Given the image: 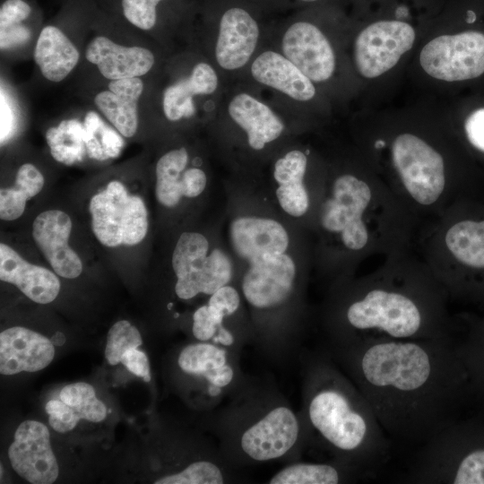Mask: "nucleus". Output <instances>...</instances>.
I'll use <instances>...</instances> for the list:
<instances>
[{
	"instance_id": "a19ab883",
	"label": "nucleus",
	"mask_w": 484,
	"mask_h": 484,
	"mask_svg": "<svg viewBox=\"0 0 484 484\" xmlns=\"http://www.w3.org/2000/svg\"><path fill=\"white\" fill-rule=\"evenodd\" d=\"M226 328L219 325L212 318L207 304L198 307L193 315L192 333L200 341H213Z\"/></svg>"
},
{
	"instance_id": "a878e982",
	"label": "nucleus",
	"mask_w": 484,
	"mask_h": 484,
	"mask_svg": "<svg viewBox=\"0 0 484 484\" xmlns=\"http://www.w3.org/2000/svg\"><path fill=\"white\" fill-rule=\"evenodd\" d=\"M143 90V81L131 77L110 81L108 90L95 96L97 108L125 137H132L137 131V102Z\"/></svg>"
},
{
	"instance_id": "c85d7f7f",
	"label": "nucleus",
	"mask_w": 484,
	"mask_h": 484,
	"mask_svg": "<svg viewBox=\"0 0 484 484\" xmlns=\"http://www.w3.org/2000/svg\"><path fill=\"white\" fill-rule=\"evenodd\" d=\"M360 475L350 467L333 462H295L282 468L268 481L271 484H337Z\"/></svg>"
},
{
	"instance_id": "b1692460",
	"label": "nucleus",
	"mask_w": 484,
	"mask_h": 484,
	"mask_svg": "<svg viewBox=\"0 0 484 484\" xmlns=\"http://www.w3.org/2000/svg\"><path fill=\"white\" fill-rule=\"evenodd\" d=\"M308 159L300 150H291L279 158L273 168L278 184L275 194L281 208L294 218L307 215L312 207L310 191L306 184Z\"/></svg>"
},
{
	"instance_id": "2eb2a0df",
	"label": "nucleus",
	"mask_w": 484,
	"mask_h": 484,
	"mask_svg": "<svg viewBox=\"0 0 484 484\" xmlns=\"http://www.w3.org/2000/svg\"><path fill=\"white\" fill-rule=\"evenodd\" d=\"M281 52L313 82L329 80L335 70V55L326 36L315 24L298 21L288 27Z\"/></svg>"
},
{
	"instance_id": "412c9836",
	"label": "nucleus",
	"mask_w": 484,
	"mask_h": 484,
	"mask_svg": "<svg viewBox=\"0 0 484 484\" xmlns=\"http://www.w3.org/2000/svg\"><path fill=\"white\" fill-rule=\"evenodd\" d=\"M85 56L110 81L142 76L155 61L153 54L145 48L121 46L102 36L90 42Z\"/></svg>"
},
{
	"instance_id": "aec40b11",
	"label": "nucleus",
	"mask_w": 484,
	"mask_h": 484,
	"mask_svg": "<svg viewBox=\"0 0 484 484\" xmlns=\"http://www.w3.org/2000/svg\"><path fill=\"white\" fill-rule=\"evenodd\" d=\"M0 280L16 286L39 304L54 301L60 291V281L54 272L27 262L4 243L0 244Z\"/></svg>"
},
{
	"instance_id": "0eeeda50",
	"label": "nucleus",
	"mask_w": 484,
	"mask_h": 484,
	"mask_svg": "<svg viewBox=\"0 0 484 484\" xmlns=\"http://www.w3.org/2000/svg\"><path fill=\"white\" fill-rule=\"evenodd\" d=\"M407 480L484 484V423L461 419L421 445Z\"/></svg>"
},
{
	"instance_id": "ea45409f",
	"label": "nucleus",
	"mask_w": 484,
	"mask_h": 484,
	"mask_svg": "<svg viewBox=\"0 0 484 484\" xmlns=\"http://www.w3.org/2000/svg\"><path fill=\"white\" fill-rule=\"evenodd\" d=\"M45 410L48 414L49 425L58 433L73 430L79 421L72 408L60 399L48 401Z\"/></svg>"
},
{
	"instance_id": "7ed1b4c3",
	"label": "nucleus",
	"mask_w": 484,
	"mask_h": 484,
	"mask_svg": "<svg viewBox=\"0 0 484 484\" xmlns=\"http://www.w3.org/2000/svg\"><path fill=\"white\" fill-rule=\"evenodd\" d=\"M326 181L315 217L324 267L336 284L363 261L414 249L420 223L371 166L352 165Z\"/></svg>"
},
{
	"instance_id": "f704fd0d",
	"label": "nucleus",
	"mask_w": 484,
	"mask_h": 484,
	"mask_svg": "<svg viewBox=\"0 0 484 484\" xmlns=\"http://www.w3.org/2000/svg\"><path fill=\"white\" fill-rule=\"evenodd\" d=\"M59 398L72 408L76 417L93 423L106 419L107 407L96 397L94 388L84 382L65 385Z\"/></svg>"
},
{
	"instance_id": "f03ea898",
	"label": "nucleus",
	"mask_w": 484,
	"mask_h": 484,
	"mask_svg": "<svg viewBox=\"0 0 484 484\" xmlns=\"http://www.w3.org/2000/svg\"><path fill=\"white\" fill-rule=\"evenodd\" d=\"M449 301L414 248L381 259L364 276L336 284L325 326L333 347L445 337L455 328Z\"/></svg>"
},
{
	"instance_id": "4be33fe9",
	"label": "nucleus",
	"mask_w": 484,
	"mask_h": 484,
	"mask_svg": "<svg viewBox=\"0 0 484 484\" xmlns=\"http://www.w3.org/2000/svg\"><path fill=\"white\" fill-rule=\"evenodd\" d=\"M228 113L246 133L247 143L255 151L277 140L285 129L282 120L267 104L246 92L232 97Z\"/></svg>"
},
{
	"instance_id": "c756f323",
	"label": "nucleus",
	"mask_w": 484,
	"mask_h": 484,
	"mask_svg": "<svg viewBox=\"0 0 484 484\" xmlns=\"http://www.w3.org/2000/svg\"><path fill=\"white\" fill-rule=\"evenodd\" d=\"M44 182L43 175L34 165H22L17 171L14 186L0 190L1 220H14L21 217L27 201L42 190Z\"/></svg>"
},
{
	"instance_id": "de8ad7c7",
	"label": "nucleus",
	"mask_w": 484,
	"mask_h": 484,
	"mask_svg": "<svg viewBox=\"0 0 484 484\" xmlns=\"http://www.w3.org/2000/svg\"><path fill=\"white\" fill-rule=\"evenodd\" d=\"M13 125V113L6 99L1 91V142L8 136Z\"/></svg>"
},
{
	"instance_id": "393cba45",
	"label": "nucleus",
	"mask_w": 484,
	"mask_h": 484,
	"mask_svg": "<svg viewBox=\"0 0 484 484\" xmlns=\"http://www.w3.org/2000/svg\"><path fill=\"white\" fill-rule=\"evenodd\" d=\"M180 369L203 377L208 384V394L215 397L233 382L235 372L224 346L200 341L186 346L178 355Z\"/></svg>"
},
{
	"instance_id": "09e8293b",
	"label": "nucleus",
	"mask_w": 484,
	"mask_h": 484,
	"mask_svg": "<svg viewBox=\"0 0 484 484\" xmlns=\"http://www.w3.org/2000/svg\"><path fill=\"white\" fill-rule=\"evenodd\" d=\"M302 2H306V3H311V2H315L317 0H300Z\"/></svg>"
},
{
	"instance_id": "a18cd8bd",
	"label": "nucleus",
	"mask_w": 484,
	"mask_h": 484,
	"mask_svg": "<svg viewBox=\"0 0 484 484\" xmlns=\"http://www.w3.org/2000/svg\"><path fill=\"white\" fill-rule=\"evenodd\" d=\"M183 196L194 198L205 189L207 177L204 171L199 168L186 169L182 178Z\"/></svg>"
},
{
	"instance_id": "4c0bfd02",
	"label": "nucleus",
	"mask_w": 484,
	"mask_h": 484,
	"mask_svg": "<svg viewBox=\"0 0 484 484\" xmlns=\"http://www.w3.org/2000/svg\"><path fill=\"white\" fill-rule=\"evenodd\" d=\"M161 0H122L125 17L141 30H151L156 23V6Z\"/></svg>"
},
{
	"instance_id": "ddd939ff",
	"label": "nucleus",
	"mask_w": 484,
	"mask_h": 484,
	"mask_svg": "<svg viewBox=\"0 0 484 484\" xmlns=\"http://www.w3.org/2000/svg\"><path fill=\"white\" fill-rule=\"evenodd\" d=\"M297 273L295 261L286 253L252 261L242 278L243 296L256 309L276 308L294 291Z\"/></svg>"
},
{
	"instance_id": "f8f14e48",
	"label": "nucleus",
	"mask_w": 484,
	"mask_h": 484,
	"mask_svg": "<svg viewBox=\"0 0 484 484\" xmlns=\"http://www.w3.org/2000/svg\"><path fill=\"white\" fill-rule=\"evenodd\" d=\"M301 430L297 414L288 406L276 405L245 428L239 447L253 461L277 460L297 445Z\"/></svg>"
},
{
	"instance_id": "a211bd4d",
	"label": "nucleus",
	"mask_w": 484,
	"mask_h": 484,
	"mask_svg": "<svg viewBox=\"0 0 484 484\" xmlns=\"http://www.w3.org/2000/svg\"><path fill=\"white\" fill-rule=\"evenodd\" d=\"M229 239L234 252L248 263L286 253L290 237L279 221L264 217L240 216L229 226Z\"/></svg>"
},
{
	"instance_id": "7c9ffc66",
	"label": "nucleus",
	"mask_w": 484,
	"mask_h": 484,
	"mask_svg": "<svg viewBox=\"0 0 484 484\" xmlns=\"http://www.w3.org/2000/svg\"><path fill=\"white\" fill-rule=\"evenodd\" d=\"M188 163V153L185 148L174 149L162 155L156 164L155 194L165 207H175L183 193V174Z\"/></svg>"
},
{
	"instance_id": "4468645a",
	"label": "nucleus",
	"mask_w": 484,
	"mask_h": 484,
	"mask_svg": "<svg viewBox=\"0 0 484 484\" xmlns=\"http://www.w3.org/2000/svg\"><path fill=\"white\" fill-rule=\"evenodd\" d=\"M8 457L14 471L30 483L51 484L58 477L49 431L39 421L25 420L18 426Z\"/></svg>"
},
{
	"instance_id": "5701e85b",
	"label": "nucleus",
	"mask_w": 484,
	"mask_h": 484,
	"mask_svg": "<svg viewBox=\"0 0 484 484\" xmlns=\"http://www.w3.org/2000/svg\"><path fill=\"white\" fill-rule=\"evenodd\" d=\"M252 77L297 101H308L315 96L314 82L283 54L273 50L260 53L250 66Z\"/></svg>"
},
{
	"instance_id": "79ce46f5",
	"label": "nucleus",
	"mask_w": 484,
	"mask_h": 484,
	"mask_svg": "<svg viewBox=\"0 0 484 484\" xmlns=\"http://www.w3.org/2000/svg\"><path fill=\"white\" fill-rule=\"evenodd\" d=\"M207 305L227 317L234 315L238 309L240 295L234 287L228 284L212 294Z\"/></svg>"
},
{
	"instance_id": "dca6fc26",
	"label": "nucleus",
	"mask_w": 484,
	"mask_h": 484,
	"mask_svg": "<svg viewBox=\"0 0 484 484\" xmlns=\"http://www.w3.org/2000/svg\"><path fill=\"white\" fill-rule=\"evenodd\" d=\"M72 220L59 210L39 213L32 224L33 239L54 272L66 279L77 278L82 272L78 255L68 244Z\"/></svg>"
},
{
	"instance_id": "58836bf2",
	"label": "nucleus",
	"mask_w": 484,
	"mask_h": 484,
	"mask_svg": "<svg viewBox=\"0 0 484 484\" xmlns=\"http://www.w3.org/2000/svg\"><path fill=\"white\" fill-rule=\"evenodd\" d=\"M462 129L467 145L484 157V105L468 113L463 120Z\"/></svg>"
},
{
	"instance_id": "473e14b6",
	"label": "nucleus",
	"mask_w": 484,
	"mask_h": 484,
	"mask_svg": "<svg viewBox=\"0 0 484 484\" xmlns=\"http://www.w3.org/2000/svg\"><path fill=\"white\" fill-rule=\"evenodd\" d=\"M85 137L84 125L75 119L63 120L57 127H51L46 133L52 156L65 164L81 159Z\"/></svg>"
},
{
	"instance_id": "2f4dec72",
	"label": "nucleus",
	"mask_w": 484,
	"mask_h": 484,
	"mask_svg": "<svg viewBox=\"0 0 484 484\" xmlns=\"http://www.w3.org/2000/svg\"><path fill=\"white\" fill-rule=\"evenodd\" d=\"M477 399L484 401V316L463 337H454Z\"/></svg>"
},
{
	"instance_id": "9d476101",
	"label": "nucleus",
	"mask_w": 484,
	"mask_h": 484,
	"mask_svg": "<svg viewBox=\"0 0 484 484\" xmlns=\"http://www.w3.org/2000/svg\"><path fill=\"white\" fill-rule=\"evenodd\" d=\"M419 63L431 77L445 82H468L484 75V31L468 29L445 34L421 49Z\"/></svg>"
},
{
	"instance_id": "49530a36",
	"label": "nucleus",
	"mask_w": 484,
	"mask_h": 484,
	"mask_svg": "<svg viewBox=\"0 0 484 484\" xmlns=\"http://www.w3.org/2000/svg\"><path fill=\"white\" fill-rule=\"evenodd\" d=\"M1 48L22 42L30 37L29 30L23 26L13 25L1 29Z\"/></svg>"
},
{
	"instance_id": "20e7f679",
	"label": "nucleus",
	"mask_w": 484,
	"mask_h": 484,
	"mask_svg": "<svg viewBox=\"0 0 484 484\" xmlns=\"http://www.w3.org/2000/svg\"><path fill=\"white\" fill-rule=\"evenodd\" d=\"M306 418L335 460L360 474H373L388 457L389 441L367 400L332 361L309 365Z\"/></svg>"
},
{
	"instance_id": "423d86ee",
	"label": "nucleus",
	"mask_w": 484,
	"mask_h": 484,
	"mask_svg": "<svg viewBox=\"0 0 484 484\" xmlns=\"http://www.w3.org/2000/svg\"><path fill=\"white\" fill-rule=\"evenodd\" d=\"M415 250L449 299H484V207L464 196L423 222Z\"/></svg>"
},
{
	"instance_id": "1a4fd4ad",
	"label": "nucleus",
	"mask_w": 484,
	"mask_h": 484,
	"mask_svg": "<svg viewBox=\"0 0 484 484\" xmlns=\"http://www.w3.org/2000/svg\"><path fill=\"white\" fill-rule=\"evenodd\" d=\"M91 228L104 246H134L143 241L148 230V214L143 199L129 194L125 186L111 181L94 194L89 205Z\"/></svg>"
},
{
	"instance_id": "bb28decb",
	"label": "nucleus",
	"mask_w": 484,
	"mask_h": 484,
	"mask_svg": "<svg viewBox=\"0 0 484 484\" xmlns=\"http://www.w3.org/2000/svg\"><path fill=\"white\" fill-rule=\"evenodd\" d=\"M219 85L214 68L205 62L196 64L188 77L169 85L163 93L162 107L166 117L178 121L195 112L193 102L195 95H211Z\"/></svg>"
},
{
	"instance_id": "6ab92c4d",
	"label": "nucleus",
	"mask_w": 484,
	"mask_h": 484,
	"mask_svg": "<svg viewBox=\"0 0 484 484\" xmlns=\"http://www.w3.org/2000/svg\"><path fill=\"white\" fill-rule=\"evenodd\" d=\"M55 357L51 340L26 327L13 326L0 333V373L4 376L37 372Z\"/></svg>"
},
{
	"instance_id": "e433bc0d",
	"label": "nucleus",
	"mask_w": 484,
	"mask_h": 484,
	"mask_svg": "<svg viewBox=\"0 0 484 484\" xmlns=\"http://www.w3.org/2000/svg\"><path fill=\"white\" fill-rule=\"evenodd\" d=\"M142 342L141 333L134 325L126 320L118 321L108 331L105 357L110 365H117L127 350L137 349Z\"/></svg>"
},
{
	"instance_id": "6e6552de",
	"label": "nucleus",
	"mask_w": 484,
	"mask_h": 484,
	"mask_svg": "<svg viewBox=\"0 0 484 484\" xmlns=\"http://www.w3.org/2000/svg\"><path fill=\"white\" fill-rule=\"evenodd\" d=\"M177 277L176 295L184 300L199 294L211 296L228 285L233 266L228 255L220 248L210 249L208 239L198 232L180 235L172 255Z\"/></svg>"
},
{
	"instance_id": "f3484780",
	"label": "nucleus",
	"mask_w": 484,
	"mask_h": 484,
	"mask_svg": "<svg viewBox=\"0 0 484 484\" xmlns=\"http://www.w3.org/2000/svg\"><path fill=\"white\" fill-rule=\"evenodd\" d=\"M257 22L245 9L231 7L224 12L215 44V59L227 71L243 68L252 58L259 40Z\"/></svg>"
},
{
	"instance_id": "37998d69",
	"label": "nucleus",
	"mask_w": 484,
	"mask_h": 484,
	"mask_svg": "<svg viewBox=\"0 0 484 484\" xmlns=\"http://www.w3.org/2000/svg\"><path fill=\"white\" fill-rule=\"evenodd\" d=\"M30 11V5L22 0H6L0 9V29L19 24Z\"/></svg>"
},
{
	"instance_id": "9b49d317",
	"label": "nucleus",
	"mask_w": 484,
	"mask_h": 484,
	"mask_svg": "<svg viewBox=\"0 0 484 484\" xmlns=\"http://www.w3.org/2000/svg\"><path fill=\"white\" fill-rule=\"evenodd\" d=\"M414 29L402 21H379L364 30L354 43V62L360 75L376 78L391 68L415 41Z\"/></svg>"
},
{
	"instance_id": "72a5a7b5",
	"label": "nucleus",
	"mask_w": 484,
	"mask_h": 484,
	"mask_svg": "<svg viewBox=\"0 0 484 484\" xmlns=\"http://www.w3.org/2000/svg\"><path fill=\"white\" fill-rule=\"evenodd\" d=\"M85 145L90 157L106 160L118 155L123 147L122 138L108 126L94 111H89L84 118Z\"/></svg>"
},
{
	"instance_id": "cd10ccee",
	"label": "nucleus",
	"mask_w": 484,
	"mask_h": 484,
	"mask_svg": "<svg viewBox=\"0 0 484 484\" xmlns=\"http://www.w3.org/2000/svg\"><path fill=\"white\" fill-rule=\"evenodd\" d=\"M33 55L42 75L54 82H61L71 73L80 56L71 40L55 26L42 29Z\"/></svg>"
},
{
	"instance_id": "f257e3e1",
	"label": "nucleus",
	"mask_w": 484,
	"mask_h": 484,
	"mask_svg": "<svg viewBox=\"0 0 484 484\" xmlns=\"http://www.w3.org/2000/svg\"><path fill=\"white\" fill-rule=\"evenodd\" d=\"M386 436L422 445L476 398L453 335L333 347Z\"/></svg>"
},
{
	"instance_id": "c03bdc74",
	"label": "nucleus",
	"mask_w": 484,
	"mask_h": 484,
	"mask_svg": "<svg viewBox=\"0 0 484 484\" xmlns=\"http://www.w3.org/2000/svg\"><path fill=\"white\" fill-rule=\"evenodd\" d=\"M121 363L136 376L144 382L151 380L150 365L147 355L137 349L127 350L121 359Z\"/></svg>"
},
{
	"instance_id": "39448f33",
	"label": "nucleus",
	"mask_w": 484,
	"mask_h": 484,
	"mask_svg": "<svg viewBox=\"0 0 484 484\" xmlns=\"http://www.w3.org/2000/svg\"><path fill=\"white\" fill-rule=\"evenodd\" d=\"M440 138L418 131L371 139L369 165L420 225L464 197V177Z\"/></svg>"
},
{
	"instance_id": "c9c22d12",
	"label": "nucleus",
	"mask_w": 484,
	"mask_h": 484,
	"mask_svg": "<svg viewBox=\"0 0 484 484\" xmlns=\"http://www.w3.org/2000/svg\"><path fill=\"white\" fill-rule=\"evenodd\" d=\"M225 476L221 469L210 461H196L182 471L157 479L155 484H221Z\"/></svg>"
}]
</instances>
